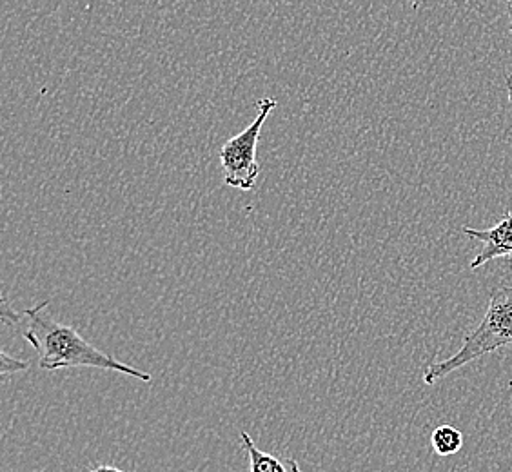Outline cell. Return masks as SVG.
I'll use <instances>...</instances> for the list:
<instances>
[{"label":"cell","mask_w":512,"mask_h":472,"mask_svg":"<svg viewBox=\"0 0 512 472\" xmlns=\"http://www.w3.org/2000/svg\"><path fill=\"white\" fill-rule=\"evenodd\" d=\"M48 304L50 302H42L31 309H26L20 316V324L17 325L22 331V336L39 353L40 369L57 371L64 367H93L102 371L128 374L142 382L151 380V374L119 362L111 354L89 344L75 327L57 322L48 313Z\"/></svg>","instance_id":"6da1fadb"},{"label":"cell","mask_w":512,"mask_h":472,"mask_svg":"<svg viewBox=\"0 0 512 472\" xmlns=\"http://www.w3.org/2000/svg\"><path fill=\"white\" fill-rule=\"evenodd\" d=\"M505 345H512V286L496 287L491 291L482 322L473 333L465 336L462 347L451 358L434 362L425 369L424 382L427 385L436 384L454 371Z\"/></svg>","instance_id":"7a4b0ae2"},{"label":"cell","mask_w":512,"mask_h":472,"mask_svg":"<svg viewBox=\"0 0 512 472\" xmlns=\"http://www.w3.org/2000/svg\"><path fill=\"white\" fill-rule=\"evenodd\" d=\"M276 99H266L256 102V118L240 131L237 137L229 138L226 144L218 151L220 166L224 169V182L226 186L240 191L255 189L256 180L260 175V164L256 160V149L262 135V128L266 124L269 113L276 108Z\"/></svg>","instance_id":"3957f363"},{"label":"cell","mask_w":512,"mask_h":472,"mask_svg":"<svg viewBox=\"0 0 512 472\" xmlns=\"http://www.w3.org/2000/svg\"><path fill=\"white\" fill-rule=\"evenodd\" d=\"M465 235L482 244V251L474 256L471 269L485 266L493 260L509 258V267L512 269V211L505 213L502 220L489 229H474L463 227Z\"/></svg>","instance_id":"277c9868"},{"label":"cell","mask_w":512,"mask_h":472,"mask_svg":"<svg viewBox=\"0 0 512 472\" xmlns=\"http://www.w3.org/2000/svg\"><path fill=\"white\" fill-rule=\"evenodd\" d=\"M240 442L249 456L251 472H302L300 465L293 458H282V456L260 451L246 431L240 433Z\"/></svg>","instance_id":"5b68a950"},{"label":"cell","mask_w":512,"mask_h":472,"mask_svg":"<svg viewBox=\"0 0 512 472\" xmlns=\"http://www.w3.org/2000/svg\"><path fill=\"white\" fill-rule=\"evenodd\" d=\"M431 445L438 456H453L463 447V434L453 425H440L431 434Z\"/></svg>","instance_id":"8992f818"},{"label":"cell","mask_w":512,"mask_h":472,"mask_svg":"<svg viewBox=\"0 0 512 472\" xmlns=\"http://www.w3.org/2000/svg\"><path fill=\"white\" fill-rule=\"evenodd\" d=\"M30 367L31 364L28 360H17V358H13V356L6 353L4 349L0 351V374H2V378L10 376V374L28 371Z\"/></svg>","instance_id":"52a82bcc"},{"label":"cell","mask_w":512,"mask_h":472,"mask_svg":"<svg viewBox=\"0 0 512 472\" xmlns=\"http://www.w3.org/2000/svg\"><path fill=\"white\" fill-rule=\"evenodd\" d=\"M2 305H0V320H2V324L6 325H19L20 324V316L22 313H17L15 309H11L10 302L6 300V296H2Z\"/></svg>","instance_id":"ba28073f"},{"label":"cell","mask_w":512,"mask_h":472,"mask_svg":"<svg viewBox=\"0 0 512 472\" xmlns=\"http://www.w3.org/2000/svg\"><path fill=\"white\" fill-rule=\"evenodd\" d=\"M507 17H509V33H511L512 39V0H507ZM505 89H507V97H509V102L512 104V73L507 77V84H505Z\"/></svg>","instance_id":"9c48e42d"},{"label":"cell","mask_w":512,"mask_h":472,"mask_svg":"<svg viewBox=\"0 0 512 472\" xmlns=\"http://www.w3.org/2000/svg\"><path fill=\"white\" fill-rule=\"evenodd\" d=\"M91 472H124L117 469V467H111V465H99V467H95Z\"/></svg>","instance_id":"30bf717a"}]
</instances>
